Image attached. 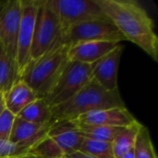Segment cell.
Wrapping results in <instances>:
<instances>
[{
	"label": "cell",
	"mask_w": 158,
	"mask_h": 158,
	"mask_svg": "<svg viewBox=\"0 0 158 158\" xmlns=\"http://www.w3.org/2000/svg\"><path fill=\"white\" fill-rule=\"evenodd\" d=\"M112 107H126L118 89L108 92L94 80L65 103L51 108L54 123L71 122L86 113Z\"/></svg>",
	"instance_id": "cell-2"
},
{
	"label": "cell",
	"mask_w": 158,
	"mask_h": 158,
	"mask_svg": "<svg viewBox=\"0 0 158 158\" xmlns=\"http://www.w3.org/2000/svg\"><path fill=\"white\" fill-rule=\"evenodd\" d=\"M28 150L9 141L0 140V158H13L27 154Z\"/></svg>",
	"instance_id": "cell-23"
},
{
	"label": "cell",
	"mask_w": 158,
	"mask_h": 158,
	"mask_svg": "<svg viewBox=\"0 0 158 158\" xmlns=\"http://www.w3.org/2000/svg\"><path fill=\"white\" fill-rule=\"evenodd\" d=\"M47 135L56 143L64 156H70L80 151L84 137L70 122L54 123Z\"/></svg>",
	"instance_id": "cell-14"
},
{
	"label": "cell",
	"mask_w": 158,
	"mask_h": 158,
	"mask_svg": "<svg viewBox=\"0 0 158 158\" xmlns=\"http://www.w3.org/2000/svg\"><path fill=\"white\" fill-rule=\"evenodd\" d=\"M14 119L15 116L5 108L0 115V140L8 141Z\"/></svg>",
	"instance_id": "cell-24"
},
{
	"label": "cell",
	"mask_w": 158,
	"mask_h": 158,
	"mask_svg": "<svg viewBox=\"0 0 158 158\" xmlns=\"http://www.w3.org/2000/svg\"><path fill=\"white\" fill-rule=\"evenodd\" d=\"M52 125L53 123L34 124L15 117L8 141L29 150L38 140L47 134Z\"/></svg>",
	"instance_id": "cell-13"
},
{
	"label": "cell",
	"mask_w": 158,
	"mask_h": 158,
	"mask_svg": "<svg viewBox=\"0 0 158 158\" xmlns=\"http://www.w3.org/2000/svg\"><path fill=\"white\" fill-rule=\"evenodd\" d=\"M137 119L126 107H112L86 113L71 122L78 124L122 128L131 125Z\"/></svg>",
	"instance_id": "cell-11"
},
{
	"label": "cell",
	"mask_w": 158,
	"mask_h": 158,
	"mask_svg": "<svg viewBox=\"0 0 158 158\" xmlns=\"http://www.w3.org/2000/svg\"><path fill=\"white\" fill-rule=\"evenodd\" d=\"M123 51L121 44L117 45L108 54L91 64L92 80L108 92L118 90V71Z\"/></svg>",
	"instance_id": "cell-10"
},
{
	"label": "cell",
	"mask_w": 158,
	"mask_h": 158,
	"mask_svg": "<svg viewBox=\"0 0 158 158\" xmlns=\"http://www.w3.org/2000/svg\"><path fill=\"white\" fill-rule=\"evenodd\" d=\"M5 103H4V97H3V94H0V115L2 114V112L5 110Z\"/></svg>",
	"instance_id": "cell-26"
},
{
	"label": "cell",
	"mask_w": 158,
	"mask_h": 158,
	"mask_svg": "<svg viewBox=\"0 0 158 158\" xmlns=\"http://www.w3.org/2000/svg\"><path fill=\"white\" fill-rule=\"evenodd\" d=\"M95 1L125 40L138 45L158 62V37L154 20L138 2L133 0Z\"/></svg>",
	"instance_id": "cell-1"
},
{
	"label": "cell",
	"mask_w": 158,
	"mask_h": 158,
	"mask_svg": "<svg viewBox=\"0 0 158 158\" xmlns=\"http://www.w3.org/2000/svg\"><path fill=\"white\" fill-rule=\"evenodd\" d=\"M119 44L106 41H89L80 42L69 45L68 59L84 64H93Z\"/></svg>",
	"instance_id": "cell-12"
},
{
	"label": "cell",
	"mask_w": 158,
	"mask_h": 158,
	"mask_svg": "<svg viewBox=\"0 0 158 158\" xmlns=\"http://www.w3.org/2000/svg\"><path fill=\"white\" fill-rule=\"evenodd\" d=\"M18 81L16 69L0 45V94L6 93Z\"/></svg>",
	"instance_id": "cell-21"
},
{
	"label": "cell",
	"mask_w": 158,
	"mask_h": 158,
	"mask_svg": "<svg viewBox=\"0 0 158 158\" xmlns=\"http://www.w3.org/2000/svg\"><path fill=\"white\" fill-rule=\"evenodd\" d=\"M68 156H69L70 158H93L89 156H87V155H85V154H83V153H81V152H80V151H78L76 153H73L72 155Z\"/></svg>",
	"instance_id": "cell-25"
},
{
	"label": "cell",
	"mask_w": 158,
	"mask_h": 158,
	"mask_svg": "<svg viewBox=\"0 0 158 158\" xmlns=\"http://www.w3.org/2000/svg\"><path fill=\"white\" fill-rule=\"evenodd\" d=\"M38 0H21V15L19 20L16 65L18 81L30 63V54L33 39Z\"/></svg>",
	"instance_id": "cell-8"
},
{
	"label": "cell",
	"mask_w": 158,
	"mask_h": 158,
	"mask_svg": "<svg viewBox=\"0 0 158 158\" xmlns=\"http://www.w3.org/2000/svg\"><path fill=\"white\" fill-rule=\"evenodd\" d=\"M16 117L34 124L53 123L51 108L44 98H37L24 107Z\"/></svg>",
	"instance_id": "cell-17"
},
{
	"label": "cell",
	"mask_w": 158,
	"mask_h": 158,
	"mask_svg": "<svg viewBox=\"0 0 158 158\" xmlns=\"http://www.w3.org/2000/svg\"><path fill=\"white\" fill-rule=\"evenodd\" d=\"M80 152L93 158H115L112 143L84 138Z\"/></svg>",
	"instance_id": "cell-20"
},
{
	"label": "cell",
	"mask_w": 158,
	"mask_h": 158,
	"mask_svg": "<svg viewBox=\"0 0 158 158\" xmlns=\"http://www.w3.org/2000/svg\"><path fill=\"white\" fill-rule=\"evenodd\" d=\"M68 47L58 44L35 61L30 62L19 81L25 82L38 98H44L69 61Z\"/></svg>",
	"instance_id": "cell-3"
},
{
	"label": "cell",
	"mask_w": 158,
	"mask_h": 158,
	"mask_svg": "<svg viewBox=\"0 0 158 158\" xmlns=\"http://www.w3.org/2000/svg\"><path fill=\"white\" fill-rule=\"evenodd\" d=\"M13 158H42L38 157V156H32V155H30V154H25V155H22V156H17V157Z\"/></svg>",
	"instance_id": "cell-27"
},
{
	"label": "cell",
	"mask_w": 158,
	"mask_h": 158,
	"mask_svg": "<svg viewBox=\"0 0 158 158\" xmlns=\"http://www.w3.org/2000/svg\"><path fill=\"white\" fill-rule=\"evenodd\" d=\"M141 126L142 123L136 120L131 125L123 127L119 131V132L112 141L115 158L121 157L122 156L133 150L135 140Z\"/></svg>",
	"instance_id": "cell-16"
},
{
	"label": "cell",
	"mask_w": 158,
	"mask_h": 158,
	"mask_svg": "<svg viewBox=\"0 0 158 158\" xmlns=\"http://www.w3.org/2000/svg\"><path fill=\"white\" fill-rule=\"evenodd\" d=\"M20 15L21 0L0 2V45L13 64L16 72V53Z\"/></svg>",
	"instance_id": "cell-9"
},
{
	"label": "cell",
	"mask_w": 158,
	"mask_h": 158,
	"mask_svg": "<svg viewBox=\"0 0 158 158\" xmlns=\"http://www.w3.org/2000/svg\"><path fill=\"white\" fill-rule=\"evenodd\" d=\"M27 154L42 158H59L64 156L56 143L47 134L31 146Z\"/></svg>",
	"instance_id": "cell-22"
},
{
	"label": "cell",
	"mask_w": 158,
	"mask_h": 158,
	"mask_svg": "<svg viewBox=\"0 0 158 158\" xmlns=\"http://www.w3.org/2000/svg\"><path fill=\"white\" fill-rule=\"evenodd\" d=\"M59 158H70L69 156H62L61 157H59Z\"/></svg>",
	"instance_id": "cell-29"
},
{
	"label": "cell",
	"mask_w": 158,
	"mask_h": 158,
	"mask_svg": "<svg viewBox=\"0 0 158 158\" xmlns=\"http://www.w3.org/2000/svg\"><path fill=\"white\" fill-rule=\"evenodd\" d=\"M89 41H106L119 44L125 39L106 15L77 23L62 36V44L66 45Z\"/></svg>",
	"instance_id": "cell-6"
},
{
	"label": "cell",
	"mask_w": 158,
	"mask_h": 158,
	"mask_svg": "<svg viewBox=\"0 0 158 158\" xmlns=\"http://www.w3.org/2000/svg\"><path fill=\"white\" fill-rule=\"evenodd\" d=\"M49 3L57 15L62 36L77 23L105 16L95 0H49Z\"/></svg>",
	"instance_id": "cell-7"
},
{
	"label": "cell",
	"mask_w": 158,
	"mask_h": 158,
	"mask_svg": "<svg viewBox=\"0 0 158 158\" xmlns=\"http://www.w3.org/2000/svg\"><path fill=\"white\" fill-rule=\"evenodd\" d=\"M74 128L84 137L95 141L108 142L112 143L116 135L123 128L118 127H106L98 125H87V124H78L70 122Z\"/></svg>",
	"instance_id": "cell-18"
},
{
	"label": "cell",
	"mask_w": 158,
	"mask_h": 158,
	"mask_svg": "<svg viewBox=\"0 0 158 158\" xmlns=\"http://www.w3.org/2000/svg\"><path fill=\"white\" fill-rule=\"evenodd\" d=\"M5 107L15 117L28 105L38 97L35 93L22 81H16L11 88L3 94Z\"/></svg>",
	"instance_id": "cell-15"
},
{
	"label": "cell",
	"mask_w": 158,
	"mask_h": 158,
	"mask_svg": "<svg viewBox=\"0 0 158 158\" xmlns=\"http://www.w3.org/2000/svg\"><path fill=\"white\" fill-rule=\"evenodd\" d=\"M119 158H134V155H133V150H132V151H131V152H129V153H127L126 155L122 156L121 157H119Z\"/></svg>",
	"instance_id": "cell-28"
},
{
	"label": "cell",
	"mask_w": 158,
	"mask_h": 158,
	"mask_svg": "<svg viewBox=\"0 0 158 158\" xmlns=\"http://www.w3.org/2000/svg\"><path fill=\"white\" fill-rule=\"evenodd\" d=\"M91 80V65L69 60L44 99L50 108L57 106L74 96Z\"/></svg>",
	"instance_id": "cell-5"
},
{
	"label": "cell",
	"mask_w": 158,
	"mask_h": 158,
	"mask_svg": "<svg viewBox=\"0 0 158 158\" xmlns=\"http://www.w3.org/2000/svg\"><path fill=\"white\" fill-rule=\"evenodd\" d=\"M134 158H157L147 127L142 124L133 147Z\"/></svg>",
	"instance_id": "cell-19"
},
{
	"label": "cell",
	"mask_w": 158,
	"mask_h": 158,
	"mask_svg": "<svg viewBox=\"0 0 158 158\" xmlns=\"http://www.w3.org/2000/svg\"><path fill=\"white\" fill-rule=\"evenodd\" d=\"M57 15L49 0H38L30 62L35 61L56 44H62Z\"/></svg>",
	"instance_id": "cell-4"
}]
</instances>
